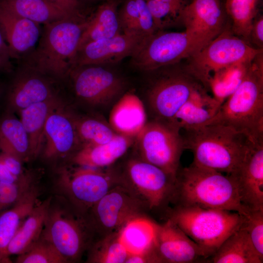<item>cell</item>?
Listing matches in <instances>:
<instances>
[{"label": "cell", "mask_w": 263, "mask_h": 263, "mask_svg": "<svg viewBox=\"0 0 263 263\" xmlns=\"http://www.w3.org/2000/svg\"><path fill=\"white\" fill-rule=\"evenodd\" d=\"M50 0L72 15L77 17L84 18L80 12V4L78 0Z\"/></svg>", "instance_id": "46"}, {"label": "cell", "mask_w": 263, "mask_h": 263, "mask_svg": "<svg viewBox=\"0 0 263 263\" xmlns=\"http://www.w3.org/2000/svg\"><path fill=\"white\" fill-rule=\"evenodd\" d=\"M155 246L162 263H188L208 258L204 250L169 219L156 225Z\"/></svg>", "instance_id": "19"}, {"label": "cell", "mask_w": 263, "mask_h": 263, "mask_svg": "<svg viewBox=\"0 0 263 263\" xmlns=\"http://www.w3.org/2000/svg\"><path fill=\"white\" fill-rule=\"evenodd\" d=\"M6 209H5V208L4 207L2 204V202L0 199V213H1L2 211H4Z\"/></svg>", "instance_id": "49"}, {"label": "cell", "mask_w": 263, "mask_h": 263, "mask_svg": "<svg viewBox=\"0 0 263 263\" xmlns=\"http://www.w3.org/2000/svg\"><path fill=\"white\" fill-rule=\"evenodd\" d=\"M139 12L136 33L143 36L151 35L157 31L146 0H136Z\"/></svg>", "instance_id": "41"}, {"label": "cell", "mask_w": 263, "mask_h": 263, "mask_svg": "<svg viewBox=\"0 0 263 263\" xmlns=\"http://www.w3.org/2000/svg\"><path fill=\"white\" fill-rule=\"evenodd\" d=\"M122 32L116 2L108 0L101 4L93 16L87 19L78 49L88 42L111 38Z\"/></svg>", "instance_id": "29"}, {"label": "cell", "mask_w": 263, "mask_h": 263, "mask_svg": "<svg viewBox=\"0 0 263 263\" xmlns=\"http://www.w3.org/2000/svg\"><path fill=\"white\" fill-rule=\"evenodd\" d=\"M68 76L76 97L95 107H105L117 101L125 93L127 86L123 77L104 65L74 67Z\"/></svg>", "instance_id": "13"}, {"label": "cell", "mask_w": 263, "mask_h": 263, "mask_svg": "<svg viewBox=\"0 0 263 263\" xmlns=\"http://www.w3.org/2000/svg\"><path fill=\"white\" fill-rule=\"evenodd\" d=\"M146 203L122 183L108 191L88 211L89 225L100 236L118 232L131 219L143 215Z\"/></svg>", "instance_id": "11"}, {"label": "cell", "mask_w": 263, "mask_h": 263, "mask_svg": "<svg viewBox=\"0 0 263 263\" xmlns=\"http://www.w3.org/2000/svg\"><path fill=\"white\" fill-rule=\"evenodd\" d=\"M156 225L142 215L131 219L120 229V239L129 254L156 249Z\"/></svg>", "instance_id": "30"}, {"label": "cell", "mask_w": 263, "mask_h": 263, "mask_svg": "<svg viewBox=\"0 0 263 263\" xmlns=\"http://www.w3.org/2000/svg\"><path fill=\"white\" fill-rule=\"evenodd\" d=\"M152 0L165 2V3L180 4L184 6H186L189 2L188 1V0Z\"/></svg>", "instance_id": "48"}, {"label": "cell", "mask_w": 263, "mask_h": 263, "mask_svg": "<svg viewBox=\"0 0 263 263\" xmlns=\"http://www.w3.org/2000/svg\"><path fill=\"white\" fill-rule=\"evenodd\" d=\"M80 147L75 115L60 104L51 112L46 121L42 155L48 160L71 157Z\"/></svg>", "instance_id": "16"}, {"label": "cell", "mask_w": 263, "mask_h": 263, "mask_svg": "<svg viewBox=\"0 0 263 263\" xmlns=\"http://www.w3.org/2000/svg\"><path fill=\"white\" fill-rule=\"evenodd\" d=\"M18 263H66L65 259L48 241L42 238L27 250L18 255Z\"/></svg>", "instance_id": "37"}, {"label": "cell", "mask_w": 263, "mask_h": 263, "mask_svg": "<svg viewBox=\"0 0 263 263\" xmlns=\"http://www.w3.org/2000/svg\"><path fill=\"white\" fill-rule=\"evenodd\" d=\"M120 174L122 183L150 209L173 200L177 178L139 157L129 159Z\"/></svg>", "instance_id": "12"}, {"label": "cell", "mask_w": 263, "mask_h": 263, "mask_svg": "<svg viewBox=\"0 0 263 263\" xmlns=\"http://www.w3.org/2000/svg\"><path fill=\"white\" fill-rule=\"evenodd\" d=\"M252 60L238 62L216 71L207 80L205 88L208 87L213 97L222 104L242 83Z\"/></svg>", "instance_id": "33"}, {"label": "cell", "mask_w": 263, "mask_h": 263, "mask_svg": "<svg viewBox=\"0 0 263 263\" xmlns=\"http://www.w3.org/2000/svg\"><path fill=\"white\" fill-rule=\"evenodd\" d=\"M0 7L39 24H47L75 16L50 0H0Z\"/></svg>", "instance_id": "26"}, {"label": "cell", "mask_w": 263, "mask_h": 263, "mask_svg": "<svg viewBox=\"0 0 263 263\" xmlns=\"http://www.w3.org/2000/svg\"><path fill=\"white\" fill-rule=\"evenodd\" d=\"M180 131L170 122L147 121L135 138L138 157L177 178L180 158L185 150Z\"/></svg>", "instance_id": "9"}, {"label": "cell", "mask_w": 263, "mask_h": 263, "mask_svg": "<svg viewBox=\"0 0 263 263\" xmlns=\"http://www.w3.org/2000/svg\"><path fill=\"white\" fill-rule=\"evenodd\" d=\"M39 196L34 186L16 204L0 213V263H9L8 246L26 217L38 204Z\"/></svg>", "instance_id": "25"}, {"label": "cell", "mask_w": 263, "mask_h": 263, "mask_svg": "<svg viewBox=\"0 0 263 263\" xmlns=\"http://www.w3.org/2000/svg\"><path fill=\"white\" fill-rule=\"evenodd\" d=\"M51 201L49 198L38 203L26 217L8 246V258L24 253L39 239L51 207Z\"/></svg>", "instance_id": "28"}, {"label": "cell", "mask_w": 263, "mask_h": 263, "mask_svg": "<svg viewBox=\"0 0 263 263\" xmlns=\"http://www.w3.org/2000/svg\"><path fill=\"white\" fill-rule=\"evenodd\" d=\"M122 183L120 173L108 168L80 166L63 170L59 181L72 204L82 212H88L108 191Z\"/></svg>", "instance_id": "10"}, {"label": "cell", "mask_w": 263, "mask_h": 263, "mask_svg": "<svg viewBox=\"0 0 263 263\" xmlns=\"http://www.w3.org/2000/svg\"><path fill=\"white\" fill-rule=\"evenodd\" d=\"M75 122L80 146L106 143L117 134L109 123L98 118L75 115Z\"/></svg>", "instance_id": "36"}, {"label": "cell", "mask_w": 263, "mask_h": 263, "mask_svg": "<svg viewBox=\"0 0 263 263\" xmlns=\"http://www.w3.org/2000/svg\"><path fill=\"white\" fill-rule=\"evenodd\" d=\"M178 63L147 72L145 95L151 119L171 122L175 115L201 83Z\"/></svg>", "instance_id": "6"}, {"label": "cell", "mask_w": 263, "mask_h": 263, "mask_svg": "<svg viewBox=\"0 0 263 263\" xmlns=\"http://www.w3.org/2000/svg\"><path fill=\"white\" fill-rule=\"evenodd\" d=\"M242 226L246 231L257 254L263 261V210H250Z\"/></svg>", "instance_id": "39"}, {"label": "cell", "mask_w": 263, "mask_h": 263, "mask_svg": "<svg viewBox=\"0 0 263 263\" xmlns=\"http://www.w3.org/2000/svg\"><path fill=\"white\" fill-rule=\"evenodd\" d=\"M13 59L9 48L0 29V74L13 72Z\"/></svg>", "instance_id": "42"}, {"label": "cell", "mask_w": 263, "mask_h": 263, "mask_svg": "<svg viewBox=\"0 0 263 263\" xmlns=\"http://www.w3.org/2000/svg\"><path fill=\"white\" fill-rule=\"evenodd\" d=\"M19 64L7 90L9 113L19 112L57 95L54 79L28 64Z\"/></svg>", "instance_id": "15"}, {"label": "cell", "mask_w": 263, "mask_h": 263, "mask_svg": "<svg viewBox=\"0 0 263 263\" xmlns=\"http://www.w3.org/2000/svg\"><path fill=\"white\" fill-rule=\"evenodd\" d=\"M177 205L237 212H249L242 204L229 175L195 165L179 170L173 200Z\"/></svg>", "instance_id": "2"}, {"label": "cell", "mask_w": 263, "mask_h": 263, "mask_svg": "<svg viewBox=\"0 0 263 263\" xmlns=\"http://www.w3.org/2000/svg\"><path fill=\"white\" fill-rule=\"evenodd\" d=\"M85 222L63 210L50 207L41 237L50 243L67 263L76 262L89 242V226Z\"/></svg>", "instance_id": "14"}, {"label": "cell", "mask_w": 263, "mask_h": 263, "mask_svg": "<svg viewBox=\"0 0 263 263\" xmlns=\"http://www.w3.org/2000/svg\"><path fill=\"white\" fill-rule=\"evenodd\" d=\"M263 49H259L235 35L230 26L189 58L187 71L205 87L209 77L229 65L252 61Z\"/></svg>", "instance_id": "8"}, {"label": "cell", "mask_w": 263, "mask_h": 263, "mask_svg": "<svg viewBox=\"0 0 263 263\" xmlns=\"http://www.w3.org/2000/svg\"><path fill=\"white\" fill-rule=\"evenodd\" d=\"M161 263L156 249L139 254H129L125 263Z\"/></svg>", "instance_id": "45"}, {"label": "cell", "mask_w": 263, "mask_h": 263, "mask_svg": "<svg viewBox=\"0 0 263 263\" xmlns=\"http://www.w3.org/2000/svg\"><path fill=\"white\" fill-rule=\"evenodd\" d=\"M146 1L157 31L181 22V14L186 6L152 0Z\"/></svg>", "instance_id": "38"}, {"label": "cell", "mask_w": 263, "mask_h": 263, "mask_svg": "<svg viewBox=\"0 0 263 263\" xmlns=\"http://www.w3.org/2000/svg\"><path fill=\"white\" fill-rule=\"evenodd\" d=\"M61 103L56 95L18 112L28 136L32 159L41 153L46 121L51 112Z\"/></svg>", "instance_id": "27"}, {"label": "cell", "mask_w": 263, "mask_h": 263, "mask_svg": "<svg viewBox=\"0 0 263 263\" xmlns=\"http://www.w3.org/2000/svg\"><path fill=\"white\" fill-rule=\"evenodd\" d=\"M208 43L186 31L159 30L144 37L131 61L135 68L147 72L189 58Z\"/></svg>", "instance_id": "7"}, {"label": "cell", "mask_w": 263, "mask_h": 263, "mask_svg": "<svg viewBox=\"0 0 263 263\" xmlns=\"http://www.w3.org/2000/svg\"><path fill=\"white\" fill-rule=\"evenodd\" d=\"M185 149L191 151L193 164L226 173H234L251 143L245 134L219 124L184 130Z\"/></svg>", "instance_id": "1"}, {"label": "cell", "mask_w": 263, "mask_h": 263, "mask_svg": "<svg viewBox=\"0 0 263 263\" xmlns=\"http://www.w3.org/2000/svg\"><path fill=\"white\" fill-rule=\"evenodd\" d=\"M245 216L225 210L176 205L169 219L211 257L222 244L240 228Z\"/></svg>", "instance_id": "5"}, {"label": "cell", "mask_w": 263, "mask_h": 263, "mask_svg": "<svg viewBox=\"0 0 263 263\" xmlns=\"http://www.w3.org/2000/svg\"><path fill=\"white\" fill-rule=\"evenodd\" d=\"M0 29L13 59L19 63L35 50L42 31L40 24L0 7Z\"/></svg>", "instance_id": "21"}, {"label": "cell", "mask_w": 263, "mask_h": 263, "mask_svg": "<svg viewBox=\"0 0 263 263\" xmlns=\"http://www.w3.org/2000/svg\"><path fill=\"white\" fill-rule=\"evenodd\" d=\"M234 180L242 204L249 210H263V142H252Z\"/></svg>", "instance_id": "17"}, {"label": "cell", "mask_w": 263, "mask_h": 263, "mask_svg": "<svg viewBox=\"0 0 263 263\" xmlns=\"http://www.w3.org/2000/svg\"><path fill=\"white\" fill-rule=\"evenodd\" d=\"M226 14L220 0H192L183 9L185 31L209 42L226 27Z\"/></svg>", "instance_id": "20"}, {"label": "cell", "mask_w": 263, "mask_h": 263, "mask_svg": "<svg viewBox=\"0 0 263 263\" xmlns=\"http://www.w3.org/2000/svg\"><path fill=\"white\" fill-rule=\"evenodd\" d=\"M139 17V12L136 0H126L118 12L122 32L137 34L136 31Z\"/></svg>", "instance_id": "40"}, {"label": "cell", "mask_w": 263, "mask_h": 263, "mask_svg": "<svg viewBox=\"0 0 263 263\" xmlns=\"http://www.w3.org/2000/svg\"><path fill=\"white\" fill-rule=\"evenodd\" d=\"M261 0H226L225 12L232 32L248 42L252 23L259 14Z\"/></svg>", "instance_id": "34"}, {"label": "cell", "mask_w": 263, "mask_h": 263, "mask_svg": "<svg viewBox=\"0 0 263 263\" xmlns=\"http://www.w3.org/2000/svg\"><path fill=\"white\" fill-rule=\"evenodd\" d=\"M248 42L254 44L258 49H263V17L260 14L252 23Z\"/></svg>", "instance_id": "43"}, {"label": "cell", "mask_w": 263, "mask_h": 263, "mask_svg": "<svg viewBox=\"0 0 263 263\" xmlns=\"http://www.w3.org/2000/svg\"><path fill=\"white\" fill-rule=\"evenodd\" d=\"M129 255L121 242L118 231L100 237L91 246L87 262L125 263Z\"/></svg>", "instance_id": "35"}, {"label": "cell", "mask_w": 263, "mask_h": 263, "mask_svg": "<svg viewBox=\"0 0 263 263\" xmlns=\"http://www.w3.org/2000/svg\"><path fill=\"white\" fill-rule=\"evenodd\" d=\"M221 105L201 84L178 111L171 123L184 130L205 125L217 113Z\"/></svg>", "instance_id": "23"}, {"label": "cell", "mask_w": 263, "mask_h": 263, "mask_svg": "<svg viewBox=\"0 0 263 263\" xmlns=\"http://www.w3.org/2000/svg\"><path fill=\"white\" fill-rule=\"evenodd\" d=\"M80 1V0H78Z\"/></svg>", "instance_id": "50"}, {"label": "cell", "mask_w": 263, "mask_h": 263, "mask_svg": "<svg viewBox=\"0 0 263 263\" xmlns=\"http://www.w3.org/2000/svg\"><path fill=\"white\" fill-rule=\"evenodd\" d=\"M210 124L227 126L254 142H263V51L254 57L242 83L206 125Z\"/></svg>", "instance_id": "3"}, {"label": "cell", "mask_w": 263, "mask_h": 263, "mask_svg": "<svg viewBox=\"0 0 263 263\" xmlns=\"http://www.w3.org/2000/svg\"><path fill=\"white\" fill-rule=\"evenodd\" d=\"M213 263H262L245 229L240 228L229 236L211 257Z\"/></svg>", "instance_id": "31"}, {"label": "cell", "mask_w": 263, "mask_h": 263, "mask_svg": "<svg viewBox=\"0 0 263 263\" xmlns=\"http://www.w3.org/2000/svg\"><path fill=\"white\" fill-rule=\"evenodd\" d=\"M0 158L12 174L18 177H21L26 173L24 172L22 161L16 156L1 152Z\"/></svg>", "instance_id": "44"}, {"label": "cell", "mask_w": 263, "mask_h": 263, "mask_svg": "<svg viewBox=\"0 0 263 263\" xmlns=\"http://www.w3.org/2000/svg\"><path fill=\"white\" fill-rule=\"evenodd\" d=\"M144 37L145 36L122 32L111 38L88 42L77 50L72 68L119 62L132 56Z\"/></svg>", "instance_id": "18"}, {"label": "cell", "mask_w": 263, "mask_h": 263, "mask_svg": "<svg viewBox=\"0 0 263 263\" xmlns=\"http://www.w3.org/2000/svg\"><path fill=\"white\" fill-rule=\"evenodd\" d=\"M134 140V138L117 134L106 143L81 146L71 157L72 162L76 166L109 168L125 154Z\"/></svg>", "instance_id": "24"}, {"label": "cell", "mask_w": 263, "mask_h": 263, "mask_svg": "<svg viewBox=\"0 0 263 263\" xmlns=\"http://www.w3.org/2000/svg\"><path fill=\"white\" fill-rule=\"evenodd\" d=\"M147 118L145 106L139 97L125 92L113 106L108 123L116 133L135 138L147 122Z\"/></svg>", "instance_id": "22"}, {"label": "cell", "mask_w": 263, "mask_h": 263, "mask_svg": "<svg viewBox=\"0 0 263 263\" xmlns=\"http://www.w3.org/2000/svg\"><path fill=\"white\" fill-rule=\"evenodd\" d=\"M0 150L22 162L32 159L26 131L20 119L10 113L0 119Z\"/></svg>", "instance_id": "32"}, {"label": "cell", "mask_w": 263, "mask_h": 263, "mask_svg": "<svg viewBox=\"0 0 263 263\" xmlns=\"http://www.w3.org/2000/svg\"><path fill=\"white\" fill-rule=\"evenodd\" d=\"M26 174L20 178L16 176L11 173L0 158V183L9 184L16 183L23 178Z\"/></svg>", "instance_id": "47"}, {"label": "cell", "mask_w": 263, "mask_h": 263, "mask_svg": "<svg viewBox=\"0 0 263 263\" xmlns=\"http://www.w3.org/2000/svg\"><path fill=\"white\" fill-rule=\"evenodd\" d=\"M87 19H64L45 24L33 52L23 63L54 80L68 77Z\"/></svg>", "instance_id": "4"}]
</instances>
